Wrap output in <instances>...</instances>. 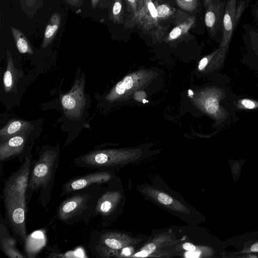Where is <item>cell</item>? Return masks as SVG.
<instances>
[{"instance_id": "1", "label": "cell", "mask_w": 258, "mask_h": 258, "mask_svg": "<svg viewBox=\"0 0 258 258\" xmlns=\"http://www.w3.org/2000/svg\"><path fill=\"white\" fill-rule=\"evenodd\" d=\"M59 162L60 152L58 146L42 149L37 160L31 167L26 193L27 205L34 194L39 191L38 200L43 208L47 209Z\"/></svg>"}, {"instance_id": "2", "label": "cell", "mask_w": 258, "mask_h": 258, "mask_svg": "<svg viewBox=\"0 0 258 258\" xmlns=\"http://www.w3.org/2000/svg\"><path fill=\"white\" fill-rule=\"evenodd\" d=\"M101 194L102 188L98 184L72 192L58 205L56 218L69 225L81 221L88 223L94 217L95 208Z\"/></svg>"}, {"instance_id": "3", "label": "cell", "mask_w": 258, "mask_h": 258, "mask_svg": "<svg viewBox=\"0 0 258 258\" xmlns=\"http://www.w3.org/2000/svg\"><path fill=\"white\" fill-rule=\"evenodd\" d=\"M5 220L17 241L24 248L27 237L26 229V202L18 197H2Z\"/></svg>"}, {"instance_id": "4", "label": "cell", "mask_w": 258, "mask_h": 258, "mask_svg": "<svg viewBox=\"0 0 258 258\" xmlns=\"http://www.w3.org/2000/svg\"><path fill=\"white\" fill-rule=\"evenodd\" d=\"M135 26L145 31L153 32V34H161L157 12L152 0H138L137 12L131 15L125 23L126 28Z\"/></svg>"}, {"instance_id": "5", "label": "cell", "mask_w": 258, "mask_h": 258, "mask_svg": "<svg viewBox=\"0 0 258 258\" xmlns=\"http://www.w3.org/2000/svg\"><path fill=\"white\" fill-rule=\"evenodd\" d=\"M30 154L24 158L19 168L5 181L1 197H16L26 201V193L32 166Z\"/></svg>"}, {"instance_id": "6", "label": "cell", "mask_w": 258, "mask_h": 258, "mask_svg": "<svg viewBox=\"0 0 258 258\" xmlns=\"http://www.w3.org/2000/svg\"><path fill=\"white\" fill-rule=\"evenodd\" d=\"M83 79L75 81L70 92L61 98V104L66 115L75 118L81 117L86 105Z\"/></svg>"}, {"instance_id": "7", "label": "cell", "mask_w": 258, "mask_h": 258, "mask_svg": "<svg viewBox=\"0 0 258 258\" xmlns=\"http://www.w3.org/2000/svg\"><path fill=\"white\" fill-rule=\"evenodd\" d=\"M206 8L204 22L210 34H222L223 21L226 2L221 0H203Z\"/></svg>"}, {"instance_id": "8", "label": "cell", "mask_w": 258, "mask_h": 258, "mask_svg": "<svg viewBox=\"0 0 258 258\" xmlns=\"http://www.w3.org/2000/svg\"><path fill=\"white\" fill-rule=\"evenodd\" d=\"M109 179L107 173L94 171L88 174L73 177L67 181L62 186L60 197L69 195L72 192L92 185L99 184Z\"/></svg>"}, {"instance_id": "9", "label": "cell", "mask_w": 258, "mask_h": 258, "mask_svg": "<svg viewBox=\"0 0 258 258\" xmlns=\"http://www.w3.org/2000/svg\"><path fill=\"white\" fill-rule=\"evenodd\" d=\"M27 133L19 134L1 142L0 144V161L1 162L15 158L21 161L27 145Z\"/></svg>"}, {"instance_id": "10", "label": "cell", "mask_w": 258, "mask_h": 258, "mask_svg": "<svg viewBox=\"0 0 258 258\" xmlns=\"http://www.w3.org/2000/svg\"><path fill=\"white\" fill-rule=\"evenodd\" d=\"M9 227L1 214L0 218V244L3 253L10 258H25V255L19 250L17 247L18 242L12 236Z\"/></svg>"}, {"instance_id": "11", "label": "cell", "mask_w": 258, "mask_h": 258, "mask_svg": "<svg viewBox=\"0 0 258 258\" xmlns=\"http://www.w3.org/2000/svg\"><path fill=\"white\" fill-rule=\"evenodd\" d=\"M46 244V237L44 230L34 231L27 235L24 247L26 257H35Z\"/></svg>"}, {"instance_id": "12", "label": "cell", "mask_w": 258, "mask_h": 258, "mask_svg": "<svg viewBox=\"0 0 258 258\" xmlns=\"http://www.w3.org/2000/svg\"><path fill=\"white\" fill-rule=\"evenodd\" d=\"M31 127L32 124L29 122L19 119L12 120L1 129V142L14 136L27 133Z\"/></svg>"}, {"instance_id": "13", "label": "cell", "mask_w": 258, "mask_h": 258, "mask_svg": "<svg viewBox=\"0 0 258 258\" xmlns=\"http://www.w3.org/2000/svg\"><path fill=\"white\" fill-rule=\"evenodd\" d=\"M7 51L8 62L6 71L4 75L3 83L4 89L7 93L10 92L14 87L17 80V71L11 54Z\"/></svg>"}, {"instance_id": "14", "label": "cell", "mask_w": 258, "mask_h": 258, "mask_svg": "<svg viewBox=\"0 0 258 258\" xmlns=\"http://www.w3.org/2000/svg\"><path fill=\"white\" fill-rule=\"evenodd\" d=\"M61 23V17L57 13H54L51 17L46 27L42 48H45L51 42L55 36Z\"/></svg>"}, {"instance_id": "15", "label": "cell", "mask_w": 258, "mask_h": 258, "mask_svg": "<svg viewBox=\"0 0 258 258\" xmlns=\"http://www.w3.org/2000/svg\"><path fill=\"white\" fill-rule=\"evenodd\" d=\"M11 31L19 51L22 53L33 54L29 41L22 32L14 27H11Z\"/></svg>"}, {"instance_id": "16", "label": "cell", "mask_w": 258, "mask_h": 258, "mask_svg": "<svg viewBox=\"0 0 258 258\" xmlns=\"http://www.w3.org/2000/svg\"><path fill=\"white\" fill-rule=\"evenodd\" d=\"M195 22L196 17L194 16L190 17L185 21L176 26L170 31L168 35L167 40L171 41L176 39L187 33Z\"/></svg>"}, {"instance_id": "17", "label": "cell", "mask_w": 258, "mask_h": 258, "mask_svg": "<svg viewBox=\"0 0 258 258\" xmlns=\"http://www.w3.org/2000/svg\"><path fill=\"white\" fill-rule=\"evenodd\" d=\"M122 1L114 0L110 15V19L114 23L120 24L122 20Z\"/></svg>"}, {"instance_id": "18", "label": "cell", "mask_w": 258, "mask_h": 258, "mask_svg": "<svg viewBox=\"0 0 258 258\" xmlns=\"http://www.w3.org/2000/svg\"><path fill=\"white\" fill-rule=\"evenodd\" d=\"M157 12L159 20H163L169 17L174 13L173 9L168 5L162 4L155 5Z\"/></svg>"}, {"instance_id": "19", "label": "cell", "mask_w": 258, "mask_h": 258, "mask_svg": "<svg viewBox=\"0 0 258 258\" xmlns=\"http://www.w3.org/2000/svg\"><path fill=\"white\" fill-rule=\"evenodd\" d=\"M49 257H87L83 249L78 248L74 250L68 251L64 254H53Z\"/></svg>"}, {"instance_id": "20", "label": "cell", "mask_w": 258, "mask_h": 258, "mask_svg": "<svg viewBox=\"0 0 258 258\" xmlns=\"http://www.w3.org/2000/svg\"><path fill=\"white\" fill-rule=\"evenodd\" d=\"M178 6L186 11H192L198 6V0H175Z\"/></svg>"}, {"instance_id": "21", "label": "cell", "mask_w": 258, "mask_h": 258, "mask_svg": "<svg viewBox=\"0 0 258 258\" xmlns=\"http://www.w3.org/2000/svg\"><path fill=\"white\" fill-rule=\"evenodd\" d=\"M218 102L214 98H208L205 103L206 110L211 114L215 113L218 109Z\"/></svg>"}, {"instance_id": "22", "label": "cell", "mask_w": 258, "mask_h": 258, "mask_svg": "<svg viewBox=\"0 0 258 258\" xmlns=\"http://www.w3.org/2000/svg\"><path fill=\"white\" fill-rule=\"evenodd\" d=\"M131 15L136 14L138 9V0H125Z\"/></svg>"}, {"instance_id": "23", "label": "cell", "mask_w": 258, "mask_h": 258, "mask_svg": "<svg viewBox=\"0 0 258 258\" xmlns=\"http://www.w3.org/2000/svg\"><path fill=\"white\" fill-rule=\"evenodd\" d=\"M158 201L164 205H170L172 202V199L168 195L164 193H160L158 196Z\"/></svg>"}, {"instance_id": "24", "label": "cell", "mask_w": 258, "mask_h": 258, "mask_svg": "<svg viewBox=\"0 0 258 258\" xmlns=\"http://www.w3.org/2000/svg\"><path fill=\"white\" fill-rule=\"evenodd\" d=\"M251 12L255 22L258 25V0L251 8Z\"/></svg>"}, {"instance_id": "25", "label": "cell", "mask_w": 258, "mask_h": 258, "mask_svg": "<svg viewBox=\"0 0 258 258\" xmlns=\"http://www.w3.org/2000/svg\"><path fill=\"white\" fill-rule=\"evenodd\" d=\"M125 89L126 88L123 81L119 82L116 85L115 91L119 95L123 94Z\"/></svg>"}, {"instance_id": "26", "label": "cell", "mask_w": 258, "mask_h": 258, "mask_svg": "<svg viewBox=\"0 0 258 258\" xmlns=\"http://www.w3.org/2000/svg\"><path fill=\"white\" fill-rule=\"evenodd\" d=\"M125 85L126 89H131L133 85V81L132 78L130 76H126L122 81Z\"/></svg>"}, {"instance_id": "27", "label": "cell", "mask_w": 258, "mask_h": 258, "mask_svg": "<svg viewBox=\"0 0 258 258\" xmlns=\"http://www.w3.org/2000/svg\"><path fill=\"white\" fill-rule=\"evenodd\" d=\"M241 103L245 107L248 109H253L255 107L254 103L250 100L243 99Z\"/></svg>"}, {"instance_id": "28", "label": "cell", "mask_w": 258, "mask_h": 258, "mask_svg": "<svg viewBox=\"0 0 258 258\" xmlns=\"http://www.w3.org/2000/svg\"><path fill=\"white\" fill-rule=\"evenodd\" d=\"M156 246L155 244L150 243L145 245L143 249L146 250L149 255L156 249Z\"/></svg>"}, {"instance_id": "29", "label": "cell", "mask_w": 258, "mask_h": 258, "mask_svg": "<svg viewBox=\"0 0 258 258\" xmlns=\"http://www.w3.org/2000/svg\"><path fill=\"white\" fill-rule=\"evenodd\" d=\"M183 248L187 251H192L196 250V246L188 242L185 243L183 244Z\"/></svg>"}, {"instance_id": "30", "label": "cell", "mask_w": 258, "mask_h": 258, "mask_svg": "<svg viewBox=\"0 0 258 258\" xmlns=\"http://www.w3.org/2000/svg\"><path fill=\"white\" fill-rule=\"evenodd\" d=\"M200 253V252L195 251V250L192 251H188V252L185 253V256L186 257L197 258L199 256Z\"/></svg>"}, {"instance_id": "31", "label": "cell", "mask_w": 258, "mask_h": 258, "mask_svg": "<svg viewBox=\"0 0 258 258\" xmlns=\"http://www.w3.org/2000/svg\"><path fill=\"white\" fill-rule=\"evenodd\" d=\"M208 63V58L207 57H204L201 59L199 63V69L200 70H203L205 67L206 66Z\"/></svg>"}, {"instance_id": "32", "label": "cell", "mask_w": 258, "mask_h": 258, "mask_svg": "<svg viewBox=\"0 0 258 258\" xmlns=\"http://www.w3.org/2000/svg\"><path fill=\"white\" fill-rule=\"evenodd\" d=\"M246 252H258V241L253 244L248 250L246 251Z\"/></svg>"}, {"instance_id": "33", "label": "cell", "mask_w": 258, "mask_h": 258, "mask_svg": "<svg viewBox=\"0 0 258 258\" xmlns=\"http://www.w3.org/2000/svg\"><path fill=\"white\" fill-rule=\"evenodd\" d=\"M149 254L148 253V252L145 250H141V251L137 253L135 256H140V257H146V256H148Z\"/></svg>"}, {"instance_id": "34", "label": "cell", "mask_w": 258, "mask_h": 258, "mask_svg": "<svg viewBox=\"0 0 258 258\" xmlns=\"http://www.w3.org/2000/svg\"><path fill=\"white\" fill-rule=\"evenodd\" d=\"M141 96L145 97L146 95H145V93L143 92H138V93L137 92L135 94V97L136 99H137L139 101H141L142 99L143 100V99L142 98V97H141Z\"/></svg>"}, {"instance_id": "35", "label": "cell", "mask_w": 258, "mask_h": 258, "mask_svg": "<svg viewBox=\"0 0 258 258\" xmlns=\"http://www.w3.org/2000/svg\"><path fill=\"white\" fill-rule=\"evenodd\" d=\"M122 253L125 255H129L131 254V251L128 248H124L122 250Z\"/></svg>"}, {"instance_id": "36", "label": "cell", "mask_w": 258, "mask_h": 258, "mask_svg": "<svg viewBox=\"0 0 258 258\" xmlns=\"http://www.w3.org/2000/svg\"><path fill=\"white\" fill-rule=\"evenodd\" d=\"M100 0H91L92 7L95 8Z\"/></svg>"}, {"instance_id": "37", "label": "cell", "mask_w": 258, "mask_h": 258, "mask_svg": "<svg viewBox=\"0 0 258 258\" xmlns=\"http://www.w3.org/2000/svg\"><path fill=\"white\" fill-rule=\"evenodd\" d=\"M188 96L191 97H192L194 95V93H193L192 91L191 90H188Z\"/></svg>"}, {"instance_id": "38", "label": "cell", "mask_w": 258, "mask_h": 258, "mask_svg": "<svg viewBox=\"0 0 258 258\" xmlns=\"http://www.w3.org/2000/svg\"><path fill=\"white\" fill-rule=\"evenodd\" d=\"M142 101H143V103H145L148 102V101L146 100L145 99H143Z\"/></svg>"}]
</instances>
